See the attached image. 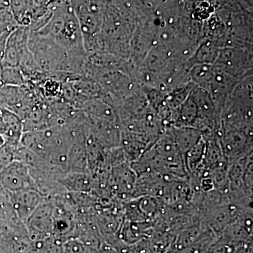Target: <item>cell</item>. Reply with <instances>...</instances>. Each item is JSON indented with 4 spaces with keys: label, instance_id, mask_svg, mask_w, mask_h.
<instances>
[{
    "label": "cell",
    "instance_id": "cell-1",
    "mask_svg": "<svg viewBox=\"0 0 253 253\" xmlns=\"http://www.w3.org/2000/svg\"><path fill=\"white\" fill-rule=\"evenodd\" d=\"M54 204L52 199H46L26 221L25 225L32 241L47 239L54 234Z\"/></svg>",
    "mask_w": 253,
    "mask_h": 253
},
{
    "label": "cell",
    "instance_id": "cell-2",
    "mask_svg": "<svg viewBox=\"0 0 253 253\" xmlns=\"http://www.w3.org/2000/svg\"><path fill=\"white\" fill-rule=\"evenodd\" d=\"M0 183L7 191H38L36 181L29 168L26 163L18 160L11 161L0 172Z\"/></svg>",
    "mask_w": 253,
    "mask_h": 253
},
{
    "label": "cell",
    "instance_id": "cell-3",
    "mask_svg": "<svg viewBox=\"0 0 253 253\" xmlns=\"http://www.w3.org/2000/svg\"><path fill=\"white\" fill-rule=\"evenodd\" d=\"M7 192L11 206L18 219L23 224H26L32 213L46 199L34 190Z\"/></svg>",
    "mask_w": 253,
    "mask_h": 253
},
{
    "label": "cell",
    "instance_id": "cell-4",
    "mask_svg": "<svg viewBox=\"0 0 253 253\" xmlns=\"http://www.w3.org/2000/svg\"><path fill=\"white\" fill-rule=\"evenodd\" d=\"M0 116L4 123V137L6 144L15 151L21 145L24 129L21 118L9 110L0 108Z\"/></svg>",
    "mask_w": 253,
    "mask_h": 253
},
{
    "label": "cell",
    "instance_id": "cell-5",
    "mask_svg": "<svg viewBox=\"0 0 253 253\" xmlns=\"http://www.w3.org/2000/svg\"><path fill=\"white\" fill-rule=\"evenodd\" d=\"M183 154H186L201 139V130L191 126H174L168 134Z\"/></svg>",
    "mask_w": 253,
    "mask_h": 253
},
{
    "label": "cell",
    "instance_id": "cell-6",
    "mask_svg": "<svg viewBox=\"0 0 253 253\" xmlns=\"http://www.w3.org/2000/svg\"><path fill=\"white\" fill-rule=\"evenodd\" d=\"M63 189L69 192L86 193L92 189L94 180L86 172H68L58 179Z\"/></svg>",
    "mask_w": 253,
    "mask_h": 253
},
{
    "label": "cell",
    "instance_id": "cell-7",
    "mask_svg": "<svg viewBox=\"0 0 253 253\" xmlns=\"http://www.w3.org/2000/svg\"><path fill=\"white\" fill-rule=\"evenodd\" d=\"M2 79L6 85L22 86L27 83V79L20 68L2 66Z\"/></svg>",
    "mask_w": 253,
    "mask_h": 253
},
{
    "label": "cell",
    "instance_id": "cell-8",
    "mask_svg": "<svg viewBox=\"0 0 253 253\" xmlns=\"http://www.w3.org/2000/svg\"><path fill=\"white\" fill-rule=\"evenodd\" d=\"M10 8L16 22L19 26L33 4V0H9Z\"/></svg>",
    "mask_w": 253,
    "mask_h": 253
},
{
    "label": "cell",
    "instance_id": "cell-9",
    "mask_svg": "<svg viewBox=\"0 0 253 253\" xmlns=\"http://www.w3.org/2000/svg\"><path fill=\"white\" fill-rule=\"evenodd\" d=\"M10 34L11 33H4L0 36V63L2 62V60L4 59L6 42Z\"/></svg>",
    "mask_w": 253,
    "mask_h": 253
},
{
    "label": "cell",
    "instance_id": "cell-10",
    "mask_svg": "<svg viewBox=\"0 0 253 253\" xmlns=\"http://www.w3.org/2000/svg\"><path fill=\"white\" fill-rule=\"evenodd\" d=\"M67 0H49L47 6H58V5L63 4Z\"/></svg>",
    "mask_w": 253,
    "mask_h": 253
},
{
    "label": "cell",
    "instance_id": "cell-11",
    "mask_svg": "<svg viewBox=\"0 0 253 253\" xmlns=\"http://www.w3.org/2000/svg\"><path fill=\"white\" fill-rule=\"evenodd\" d=\"M49 0H33V4L47 6Z\"/></svg>",
    "mask_w": 253,
    "mask_h": 253
},
{
    "label": "cell",
    "instance_id": "cell-12",
    "mask_svg": "<svg viewBox=\"0 0 253 253\" xmlns=\"http://www.w3.org/2000/svg\"><path fill=\"white\" fill-rule=\"evenodd\" d=\"M5 85L2 79V65L0 63V89Z\"/></svg>",
    "mask_w": 253,
    "mask_h": 253
},
{
    "label": "cell",
    "instance_id": "cell-13",
    "mask_svg": "<svg viewBox=\"0 0 253 253\" xmlns=\"http://www.w3.org/2000/svg\"><path fill=\"white\" fill-rule=\"evenodd\" d=\"M5 143H6V141H5L4 136H3L2 134H0V147L4 146Z\"/></svg>",
    "mask_w": 253,
    "mask_h": 253
},
{
    "label": "cell",
    "instance_id": "cell-14",
    "mask_svg": "<svg viewBox=\"0 0 253 253\" xmlns=\"http://www.w3.org/2000/svg\"><path fill=\"white\" fill-rule=\"evenodd\" d=\"M3 190H4V188L2 187V186H1V183H0V192H1V191H2Z\"/></svg>",
    "mask_w": 253,
    "mask_h": 253
},
{
    "label": "cell",
    "instance_id": "cell-15",
    "mask_svg": "<svg viewBox=\"0 0 253 253\" xmlns=\"http://www.w3.org/2000/svg\"><path fill=\"white\" fill-rule=\"evenodd\" d=\"M0 253H4L2 252V251H0Z\"/></svg>",
    "mask_w": 253,
    "mask_h": 253
}]
</instances>
